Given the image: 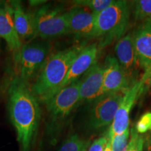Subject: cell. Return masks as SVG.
Listing matches in <instances>:
<instances>
[{"instance_id":"cell-7","label":"cell","mask_w":151,"mask_h":151,"mask_svg":"<svg viewBox=\"0 0 151 151\" xmlns=\"http://www.w3.org/2000/svg\"><path fill=\"white\" fill-rule=\"evenodd\" d=\"M123 96L121 92H111L92 101L88 118L90 127L99 129L112 123Z\"/></svg>"},{"instance_id":"cell-22","label":"cell","mask_w":151,"mask_h":151,"mask_svg":"<svg viewBox=\"0 0 151 151\" xmlns=\"http://www.w3.org/2000/svg\"><path fill=\"white\" fill-rule=\"evenodd\" d=\"M134 129L139 134L151 132V112L143 113L136 123Z\"/></svg>"},{"instance_id":"cell-12","label":"cell","mask_w":151,"mask_h":151,"mask_svg":"<svg viewBox=\"0 0 151 151\" xmlns=\"http://www.w3.org/2000/svg\"><path fill=\"white\" fill-rule=\"evenodd\" d=\"M104 68L95 63L81 79L79 102H92L102 95Z\"/></svg>"},{"instance_id":"cell-3","label":"cell","mask_w":151,"mask_h":151,"mask_svg":"<svg viewBox=\"0 0 151 151\" xmlns=\"http://www.w3.org/2000/svg\"><path fill=\"white\" fill-rule=\"evenodd\" d=\"M129 9L127 1H114L96 16L97 37L100 38L99 48L120 39L127 29Z\"/></svg>"},{"instance_id":"cell-16","label":"cell","mask_w":151,"mask_h":151,"mask_svg":"<svg viewBox=\"0 0 151 151\" xmlns=\"http://www.w3.org/2000/svg\"><path fill=\"white\" fill-rule=\"evenodd\" d=\"M9 4L12 10L15 27L20 39L21 40L32 39L36 37L34 14L24 10L19 1H11Z\"/></svg>"},{"instance_id":"cell-4","label":"cell","mask_w":151,"mask_h":151,"mask_svg":"<svg viewBox=\"0 0 151 151\" xmlns=\"http://www.w3.org/2000/svg\"><path fill=\"white\" fill-rule=\"evenodd\" d=\"M50 46L45 41H29L14 56L16 71L19 78L28 83L39 75L48 58Z\"/></svg>"},{"instance_id":"cell-24","label":"cell","mask_w":151,"mask_h":151,"mask_svg":"<svg viewBox=\"0 0 151 151\" xmlns=\"http://www.w3.org/2000/svg\"><path fill=\"white\" fill-rule=\"evenodd\" d=\"M104 151H113L112 148H111V141H110V139H109V135H108V141H107L106 145L105 148H104Z\"/></svg>"},{"instance_id":"cell-6","label":"cell","mask_w":151,"mask_h":151,"mask_svg":"<svg viewBox=\"0 0 151 151\" xmlns=\"http://www.w3.org/2000/svg\"><path fill=\"white\" fill-rule=\"evenodd\" d=\"M81 79L60 90L46 103V110L52 122L65 119L78 104Z\"/></svg>"},{"instance_id":"cell-21","label":"cell","mask_w":151,"mask_h":151,"mask_svg":"<svg viewBox=\"0 0 151 151\" xmlns=\"http://www.w3.org/2000/svg\"><path fill=\"white\" fill-rule=\"evenodd\" d=\"M144 139L142 135L138 134L134 128L131 129V137L126 151H143Z\"/></svg>"},{"instance_id":"cell-11","label":"cell","mask_w":151,"mask_h":151,"mask_svg":"<svg viewBox=\"0 0 151 151\" xmlns=\"http://www.w3.org/2000/svg\"><path fill=\"white\" fill-rule=\"evenodd\" d=\"M134 41L139 63L144 70V76H151V17L143 20L136 29Z\"/></svg>"},{"instance_id":"cell-14","label":"cell","mask_w":151,"mask_h":151,"mask_svg":"<svg viewBox=\"0 0 151 151\" xmlns=\"http://www.w3.org/2000/svg\"><path fill=\"white\" fill-rule=\"evenodd\" d=\"M0 39L6 42L14 56L18 54L22 43L15 27L10 4H0Z\"/></svg>"},{"instance_id":"cell-17","label":"cell","mask_w":151,"mask_h":151,"mask_svg":"<svg viewBox=\"0 0 151 151\" xmlns=\"http://www.w3.org/2000/svg\"><path fill=\"white\" fill-rule=\"evenodd\" d=\"M90 145V141L83 139L75 134L64 142L59 151H86Z\"/></svg>"},{"instance_id":"cell-5","label":"cell","mask_w":151,"mask_h":151,"mask_svg":"<svg viewBox=\"0 0 151 151\" xmlns=\"http://www.w3.org/2000/svg\"><path fill=\"white\" fill-rule=\"evenodd\" d=\"M36 37L43 39H52L69 33L66 13L48 6L39 9L34 14Z\"/></svg>"},{"instance_id":"cell-23","label":"cell","mask_w":151,"mask_h":151,"mask_svg":"<svg viewBox=\"0 0 151 151\" xmlns=\"http://www.w3.org/2000/svg\"><path fill=\"white\" fill-rule=\"evenodd\" d=\"M107 141H108V134L99 137L91 143L88 148V151H104Z\"/></svg>"},{"instance_id":"cell-10","label":"cell","mask_w":151,"mask_h":151,"mask_svg":"<svg viewBox=\"0 0 151 151\" xmlns=\"http://www.w3.org/2000/svg\"><path fill=\"white\" fill-rule=\"evenodd\" d=\"M102 94L111 92H122L124 94L129 89V78L122 69L118 60L114 57L108 56L104 66Z\"/></svg>"},{"instance_id":"cell-18","label":"cell","mask_w":151,"mask_h":151,"mask_svg":"<svg viewBox=\"0 0 151 151\" xmlns=\"http://www.w3.org/2000/svg\"><path fill=\"white\" fill-rule=\"evenodd\" d=\"M113 0H77L73 3L76 6L88 9L95 16H97L113 3Z\"/></svg>"},{"instance_id":"cell-2","label":"cell","mask_w":151,"mask_h":151,"mask_svg":"<svg viewBox=\"0 0 151 151\" xmlns=\"http://www.w3.org/2000/svg\"><path fill=\"white\" fill-rule=\"evenodd\" d=\"M82 48L73 46L48 57L35 82L30 85L32 91L39 101L46 103L59 91L71 64Z\"/></svg>"},{"instance_id":"cell-1","label":"cell","mask_w":151,"mask_h":151,"mask_svg":"<svg viewBox=\"0 0 151 151\" xmlns=\"http://www.w3.org/2000/svg\"><path fill=\"white\" fill-rule=\"evenodd\" d=\"M8 109L16 129L20 151H31L40 122L39 101L30 84L18 76L11 81L8 90Z\"/></svg>"},{"instance_id":"cell-9","label":"cell","mask_w":151,"mask_h":151,"mask_svg":"<svg viewBox=\"0 0 151 151\" xmlns=\"http://www.w3.org/2000/svg\"><path fill=\"white\" fill-rule=\"evenodd\" d=\"M69 33L83 38L97 37L96 16L86 8L75 6L66 13Z\"/></svg>"},{"instance_id":"cell-13","label":"cell","mask_w":151,"mask_h":151,"mask_svg":"<svg viewBox=\"0 0 151 151\" xmlns=\"http://www.w3.org/2000/svg\"><path fill=\"white\" fill-rule=\"evenodd\" d=\"M98 52L99 46L97 43H92L87 46L83 47L71 64L67 76L60 86V90L69 86L76 81H78L81 76L85 74L96 63Z\"/></svg>"},{"instance_id":"cell-20","label":"cell","mask_w":151,"mask_h":151,"mask_svg":"<svg viewBox=\"0 0 151 151\" xmlns=\"http://www.w3.org/2000/svg\"><path fill=\"white\" fill-rule=\"evenodd\" d=\"M109 135V134H108ZM129 136V129L126 130L121 134H115L110 137L111 148L113 151H126L128 146V139Z\"/></svg>"},{"instance_id":"cell-8","label":"cell","mask_w":151,"mask_h":151,"mask_svg":"<svg viewBox=\"0 0 151 151\" xmlns=\"http://www.w3.org/2000/svg\"><path fill=\"white\" fill-rule=\"evenodd\" d=\"M149 78L143 75L140 81L132 84L124 92L123 98L117 111L115 118L109 131V135L121 134L129 129L130 113L138 98L144 89V84Z\"/></svg>"},{"instance_id":"cell-15","label":"cell","mask_w":151,"mask_h":151,"mask_svg":"<svg viewBox=\"0 0 151 151\" xmlns=\"http://www.w3.org/2000/svg\"><path fill=\"white\" fill-rule=\"evenodd\" d=\"M118 61L122 69L127 73H131L139 66L137 55L136 52L134 35L129 33L120 38L115 47Z\"/></svg>"},{"instance_id":"cell-19","label":"cell","mask_w":151,"mask_h":151,"mask_svg":"<svg viewBox=\"0 0 151 151\" xmlns=\"http://www.w3.org/2000/svg\"><path fill=\"white\" fill-rule=\"evenodd\" d=\"M134 16L137 20H145L151 17V0L135 1Z\"/></svg>"}]
</instances>
